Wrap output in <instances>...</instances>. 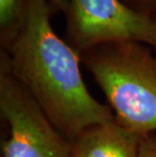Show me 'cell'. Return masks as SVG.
<instances>
[{
  "instance_id": "30bf717a",
  "label": "cell",
  "mask_w": 156,
  "mask_h": 157,
  "mask_svg": "<svg viewBox=\"0 0 156 157\" xmlns=\"http://www.w3.org/2000/svg\"><path fill=\"white\" fill-rule=\"evenodd\" d=\"M152 15H153V17H154L155 21H156V12H154V13H153V14H152ZM154 50H155V51H156V47H155V48H154Z\"/></svg>"
},
{
  "instance_id": "7a4b0ae2",
  "label": "cell",
  "mask_w": 156,
  "mask_h": 157,
  "mask_svg": "<svg viewBox=\"0 0 156 157\" xmlns=\"http://www.w3.org/2000/svg\"><path fill=\"white\" fill-rule=\"evenodd\" d=\"M80 57L104 91L116 121L140 136L156 134L155 50L140 42H116Z\"/></svg>"
},
{
  "instance_id": "52a82bcc",
  "label": "cell",
  "mask_w": 156,
  "mask_h": 157,
  "mask_svg": "<svg viewBox=\"0 0 156 157\" xmlns=\"http://www.w3.org/2000/svg\"><path fill=\"white\" fill-rule=\"evenodd\" d=\"M132 10L140 13L153 14L156 12V0H120Z\"/></svg>"
},
{
  "instance_id": "ba28073f",
  "label": "cell",
  "mask_w": 156,
  "mask_h": 157,
  "mask_svg": "<svg viewBox=\"0 0 156 157\" xmlns=\"http://www.w3.org/2000/svg\"><path fill=\"white\" fill-rule=\"evenodd\" d=\"M139 157H156V134L141 136Z\"/></svg>"
},
{
  "instance_id": "5b68a950",
  "label": "cell",
  "mask_w": 156,
  "mask_h": 157,
  "mask_svg": "<svg viewBox=\"0 0 156 157\" xmlns=\"http://www.w3.org/2000/svg\"><path fill=\"white\" fill-rule=\"evenodd\" d=\"M141 136L117 121L97 124L71 142V157H139Z\"/></svg>"
},
{
  "instance_id": "6da1fadb",
  "label": "cell",
  "mask_w": 156,
  "mask_h": 157,
  "mask_svg": "<svg viewBox=\"0 0 156 157\" xmlns=\"http://www.w3.org/2000/svg\"><path fill=\"white\" fill-rule=\"evenodd\" d=\"M54 11L46 0H29L21 31L1 53L15 78L72 142L85 129L116 118L111 108L96 101L86 87L80 55L51 25Z\"/></svg>"
},
{
  "instance_id": "3957f363",
  "label": "cell",
  "mask_w": 156,
  "mask_h": 157,
  "mask_svg": "<svg viewBox=\"0 0 156 157\" xmlns=\"http://www.w3.org/2000/svg\"><path fill=\"white\" fill-rule=\"evenodd\" d=\"M0 113L9 129L3 157H71L72 143L63 136L32 94L12 74L0 53Z\"/></svg>"
},
{
  "instance_id": "8992f818",
  "label": "cell",
  "mask_w": 156,
  "mask_h": 157,
  "mask_svg": "<svg viewBox=\"0 0 156 157\" xmlns=\"http://www.w3.org/2000/svg\"><path fill=\"white\" fill-rule=\"evenodd\" d=\"M29 0H0V43L6 49L25 21Z\"/></svg>"
},
{
  "instance_id": "9c48e42d",
  "label": "cell",
  "mask_w": 156,
  "mask_h": 157,
  "mask_svg": "<svg viewBox=\"0 0 156 157\" xmlns=\"http://www.w3.org/2000/svg\"><path fill=\"white\" fill-rule=\"evenodd\" d=\"M46 1L54 8V10L61 11L64 14L67 10L69 4V0H46Z\"/></svg>"
},
{
  "instance_id": "277c9868",
  "label": "cell",
  "mask_w": 156,
  "mask_h": 157,
  "mask_svg": "<svg viewBox=\"0 0 156 157\" xmlns=\"http://www.w3.org/2000/svg\"><path fill=\"white\" fill-rule=\"evenodd\" d=\"M65 17V41L79 55L116 42L156 47L153 15L136 12L120 0H69Z\"/></svg>"
}]
</instances>
